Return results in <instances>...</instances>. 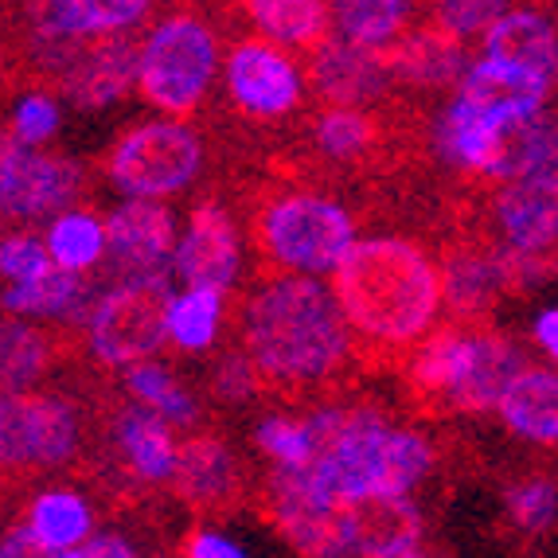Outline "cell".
Segmentation results:
<instances>
[{"label": "cell", "mask_w": 558, "mask_h": 558, "mask_svg": "<svg viewBox=\"0 0 558 558\" xmlns=\"http://www.w3.org/2000/svg\"><path fill=\"white\" fill-rule=\"evenodd\" d=\"M512 4L515 0H422L426 24L441 28L446 36L461 39V44L481 39Z\"/></svg>", "instance_id": "obj_32"}, {"label": "cell", "mask_w": 558, "mask_h": 558, "mask_svg": "<svg viewBox=\"0 0 558 558\" xmlns=\"http://www.w3.org/2000/svg\"><path fill=\"white\" fill-rule=\"evenodd\" d=\"M496 414L515 438L535 441V446H555L558 441V383L550 367L523 363L496 399Z\"/></svg>", "instance_id": "obj_25"}, {"label": "cell", "mask_w": 558, "mask_h": 558, "mask_svg": "<svg viewBox=\"0 0 558 558\" xmlns=\"http://www.w3.org/2000/svg\"><path fill=\"white\" fill-rule=\"evenodd\" d=\"M9 75V44H4V32H0V78Z\"/></svg>", "instance_id": "obj_41"}, {"label": "cell", "mask_w": 558, "mask_h": 558, "mask_svg": "<svg viewBox=\"0 0 558 558\" xmlns=\"http://www.w3.org/2000/svg\"><path fill=\"white\" fill-rule=\"evenodd\" d=\"M86 414L56 391H0V481H28L78 465L86 449Z\"/></svg>", "instance_id": "obj_5"}, {"label": "cell", "mask_w": 558, "mask_h": 558, "mask_svg": "<svg viewBox=\"0 0 558 558\" xmlns=\"http://www.w3.org/2000/svg\"><path fill=\"white\" fill-rule=\"evenodd\" d=\"M481 44L488 59L512 63L520 71H527V75L555 86L558 47H555V20H550V12H539L535 4H527V9H515L512 4L493 28L484 32Z\"/></svg>", "instance_id": "obj_22"}, {"label": "cell", "mask_w": 558, "mask_h": 558, "mask_svg": "<svg viewBox=\"0 0 558 558\" xmlns=\"http://www.w3.org/2000/svg\"><path fill=\"white\" fill-rule=\"evenodd\" d=\"M110 449L118 457V473L125 484L141 488H157L168 484L172 473V457H177V434L172 422L153 414L149 407H118L110 422Z\"/></svg>", "instance_id": "obj_19"}, {"label": "cell", "mask_w": 558, "mask_h": 558, "mask_svg": "<svg viewBox=\"0 0 558 558\" xmlns=\"http://www.w3.org/2000/svg\"><path fill=\"white\" fill-rule=\"evenodd\" d=\"M47 258L63 266V270L90 274L106 251V231L102 219L86 207H63V211L51 215V227H47Z\"/></svg>", "instance_id": "obj_31"}, {"label": "cell", "mask_w": 558, "mask_h": 558, "mask_svg": "<svg viewBox=\"0 0 558 558\" xmlns=\"http://www.w3.org/2000/svg\"><path fill=\"white\" fill-rule=\"evenodd\" d=\"M137 32H113V36L83 39L66 71L59 75L56 94H63L75 110L98 113L125 102L137 83Z\"/></svg>", "instance_id": "obj_12"}, {"label": "cell", "mask_w": 558, "mask_h": 558, "mask_svg": "<svg viewBox=\"0 0 558 558\" xmlns=\"http://www.w3.org/2000/svg\"><path fill=\"white\" fill-rule=\"evenodd\" d=\"M12 4H16V0H0V16H4V12H9Z\"/></svg>", "instance_id": "obj_43"}, {"label": "cell", "mask_w": 558, "mask_h": 558, "mask_svg": "<svg viewBox=\"0 0 558 558\" xmlns=\"http://www.w3.org/2000/svg\"><path fill=\"white\" fill-rule=\"evenodd\" d=\"M555 481L547 473L527 476V481L512 484L508 496H504V508H508V523H512L520 535L527 539H539L547 535L550 523H555Z\"/></svg>", "instance_id": "obj_34"}, {"label": "cell", "mask_w": 558, "mask_h": 558, "mask_svg": "<svg viewBox=\"0 0 558 558\" xmlns=\"http://www.w3.org/2000/svg\"><path fill=\"white\" fill-rule=\"evenodd\" d=\"M383 59V71L391 75L399 90H449L461 83L469 66V51L461 39L446 36L434 24H418L391 39V44L375 47Z\"/></svg>", "instance_id": "obj_16"}, {"label": "cell", "mask_w": 558, "mask_h": 558, "mask_svg": "<svg viewBox=\"0 0 558 558\" xmlns=\"http://www.w3.org/2000/svg\"><path fill=\"white\" fill-rule=\"evenodd\" d=\"M172 293L168 266L113 278L86 313V355L102 372H121L137 360H153L168 344L165 308Z\"/></svg>", "instance_id": "obj_6"}, {"label": "cell", "mask_w": 558, "mask_h": 558, "mask_svg": "<svg viewBox=\"0 0 558 558\" xmlns=\"http://www.w3.org/2000/svg\"><path fill=\"white\" fill-rule=\"evenodd\" d=\"M308 90L317 102H344V106H375L387 102L399 86L383 71V59L375 47H360L344 36H328L308 56H301Z\"/></svg>", "instance_id": "obj_13"}, {"label": "cell", "mask_w": 558, "mask_h": 558, "mask_svg": "<svg viewBox=\"0 0 558 558\" xmlns=\"http://www.w3.org/2000/svg\"><path fill=\"white\" fill-rule=\"evenodd\" d=\"M227 110L251 130H281L305 113L308 83L293 51L246 32L227 47L223 66Z\"/></svg>", "instance_id": "obj_8"}, {"label": "cell", "mask_w": 558, "mask_h": 558, "mask_svg": "<svg viewBox=\"0 0 558 558\" xmlns=\"http://www.w3.org/2000/svg\"><path fill=\"white\" fill-rule=\"evenodd\" d=\"M207 383H211V399L223 402V407H242V402L262 399L258 375H254L251 360H246L239 348L219 355V363H215V372Z\"/></svg>", "instance_id": "obj_36"}, {"label": "cell", "mask_w": 558, "mask_h": 558, "mask_svg": "<svg viewBox=\"0 0 558 558\" xmlns=\"http://www.w3.org/2000/svg\"><path fill=\"white\" fill-rule=\"evenodd\" d=\"M102 231H106L102 258L110 262L113 278L160 270L165 258L172 254V246H177V215L168 211L160 199L130 196L118 211H110Z\"/></svg>", "instance_id": "obj_15"}, {"label": "cell", "mask_w": 558, "mask_h": 558, "mask_svg": "<svg viewBox=\"0 0 558 558\" xmlns=\"http://www.w3.org/2000/svg\"><path fill=\"white\" fill-rule=\"evenodd\" d=\"M493 219L500 231V246L515 258L555 270V227H558V184L555 168L531 172L520 180H504L496 187Z\"/></svg>", "instance_id": "obj_11"}, {"label": "cell", "mask_w": 558, "mask_h": 558, "mask_svg": "<svg viewBox=\"0 0 558 558\" xmlns=\"http://www.w3.org/2000/svg\"><path fill=\"white\" fill-rule=\"evenodd\" d=\"M184 4H227V0H184Z\"/></svg>", "instance_id": "obj_42"}, {"label": "cell", "mask_w": 558, "mask_h": 558, "mask_svg": "<svg viewBox=\"0 0 558 558\" xmlns=\"http://www.w3.org/2000/svg\"><path fill=\"white\" fill-rule=\"evenodd\" d=\"M332 298L352 332L360 372H399L441 317L438 258L414 239H352L332 266Z\"/></svg>", "instance_id": "obj_2"}, {"label": "cell", "mask_w": 558, "mask_h": 558, "mask_svg": "<svg viewBox=\"0 0 558 558\" xmlns=\"http://www.w3.org/2000/svg\"><path fill=\"white\" fill-rule=\"evenodd\" d=\"M141 555L137 543H130V535H121V531H90L71 558H133Z\"/></svg>", "instance_id": "obj_39"}, {"label": "cell", "mask_w": 558, "mask_h": 558, "mask_svg": "<svg viewBox=\"0 0 558 558\" xmlns=\"http://www.w3.org/2000/svg\"><path fill=\"white\" fill-rule=\"evenodd\" d=\"M177 278L184 286L231 289L242 274V231L223 199H204L192 207L184 242L172 254Z\"/></svg>", "instance_id": "obj_14"}, {"label": "cell", "mask_w": 558, "mask_h": 558, "mask_svg": "<svg viewBox=\"0 0 558 558\" xmlns=\"http://www.w3.org/2000/svg\"><path fill=\"white\" fill-rule=\"evenodd\" d=\"M71 325L0 313V391H28L71 355Z\"/></svg>", "instance_id": "obj_18"}, {"label": "cell", "mask_w": 558, "mask_h": 558, "mask_svg": "<svg viewBox=\"0 0 558 558\" xmlns=\"http://www.w3.org/2000/svg\"><path fill=\"white\" fill-rule=\"evenodd\" d=\"M254 446L270 457L274 465H305L308 457L317 453L308 418H293V414H266L254 426Z\"/></svg>", "instance_id": "obj_33"}, {"label": "cell", "mask_w": 558, "mask_h": 558, "mask_svg": "<svg viewBox=\"0 0 558 558\" xmlns=\"http://www.w3.org/2000/svg\"><path fill=\"white\" fill-rule=\"evenodd\" d=\"M86 196V172L78 160L44 153L20 141L0 121V219L39 223Z\"/></svg>", "instance_id": "obj_9"}, {"label": "cell", "mask_w": 558, "mask_h": 558, "mask_svg": "<svg viewBox=\"0 0 558 558\" xmlns=\"http://www.w3.org/2000/svg\"><path fill=\"white\" fill-rule=\"evenodd\" d=\"M20 520L36 535L44 558H71V550L94 531V508L71 488H47L20 508Z\"/></svg>", "instance_id": "obj_27"}, {"label": "cell", "mask_w": 558, "mask_h": 558, "mask_svg": "<svg viewBox=\"0 0 558 558\" xmlns=\"http://www.w3.org/2000/svg\"><path fill=\"white\" fill-rule=\"evenodd\" d=\"M168 488L177 500H184L199 520H223L246 508L254 496V481L246 473L234 449L219 434L199 429L184 446H177Z\"/></svg>", "instance_id": "obj_10"}, {"label": "cell", "mask_w": 558, "mask_h": 558, "mask_svg": "<svg viewBox=\"0 0 558 558\" xmlns=\"http://www.w3.org/2000/svg\"><path fill=\"white\" fill-rule=\"evenodd\" d=\"M227 9L251 24L262 39H274L286 51L308 56L332 36L328 0H227Z\"/></svg>", "instance_id": "obj_23"}, {"label": "cell", "mask_w": 558, "mask_h": 558, "mask_svg": "<svg viewBox=\"0 0 558 558\" xmlns=\"http://www.w3.org/2000/svg\"><path fill=\"white\" fill-rule=\"evenodd\" d=\"M56 262L47 258V246L28 231H12L0 239V278L4 281H28L44 274Z\"/></svg>", "instance_id": "obj_37"}, {"label": "cell", "mask_w": 558, "mask_h": 558, "mask_svg": "<svg viewBox=\"0 0 558 558\" xmlns=\"http://www.w3.org/2000/svg\"><path fill=\"white\" fill-rule=\"evenodd\" d=\"M457 94H465L476 106L504 113V118H527V113H539L547 106L550 83L527 75V71H520L512 63L484 56L465 66V75L457 83Z\"/></svg>", "instance_id": "obj_26"}, {"label": "cell", "mask_w": 558, "mask_h": 558, "mask_svg": "<svg viewBox=\"0 0 558 558\" xmlns=\"http://www.w3.org/2000/svg\"><path fill=\"white\" fill-rule=\"evenodd\" d=\"M422 0H328L336 36L352 39L360 47L391 44L399 32L410 28Z\"/></svg>", "instance_id": "obj_30"}, {"label": "cell", "mask_w": 558, "mask_h": 558, "mask_svg": "<svg viewBox=\"0 0 558 558\" xmlns=\"http://www.w3.org/2000/svg\"><path fill=\"white\" fill-rule=\"evenodd\" d=\"M246 239L258 254V274H313L325 278L355 239V215L317 187L274 184L242 196Z\"/></svg>", "instance_id": "obj_3"}, {"label": "cell", "mask_w": 558, "mask_h": 558, "mask_svg": "<svg viewBox=\"0 0 558 558\" xmlns=\"http://www.w3.org/2000/svg\"><path fill=\"white\" fill-rule=\"evenodd\" d=\"M94 281L78 270H63V266H47L44 274L28 281H9V289L0 293V308L16 313V317H36L51 320V325H71L78 328L94 305Z\"/></svg>", "instance_id": "obj_21"}, {"label": "cell", "mask_w": 558, "mask_h": 558, "mask_svg": "<svg viewBox=\"0 0 558 558\" xmlns=\"http://www.w3.org/2000/svg\"><path fill=\"white\" fill-rule=\"evenodd\" d=\"M508 121H515V118H504V113H496V110H484V106H476L473 98L457 94L438 121L441 157H446L453 168H461V172H469V177L484 180L488 177V168H493L500 130L508 125Z\"/></svg>", "instance_id": "obj_24"}, {"label": "cell", "mask_w": 558, "mask_h": 558, "mask_svg": "<svg viewBox=\"0 0 558 558\" xmlns=\"http://www.w3.org/2000/svg\"><path fill=\"white\" fill-rule=\"evenodd\" d=\"M239 352L258 375V391L289 407H320L355 387L352 332L325 278L258 274L239 308Z\"/></svg>", "instance_id": "obj_1"}, {"label": "cell", "mask_w": 558, "mask_h": 558, "mask_svg": "<svg viewBox=\"0 0 558 558\" xmlns=\"http://www.w3.org/2000/svg\"><path fill=\"white\" fill-rule=\"evenodd\" d=\"M121 391L130 395L137 407H149L153 414L172 422V426L196 429L199 418H204L196 395L187 391L168 367H160V363H153V360H137V363H130V367H121Z\"/></svg>", "instance_id": "obj_29"}, {"label": "cell", "mask_w": 558, "mask_h": 558, "mask_svg": "<svg viewBox=\"0 0 558 558\" xmlns=\"http://www.w3.org/2000/svg\"><path fill=\"white\" fill-rule=\"evenodd\" d=\"M227 293L211 286H187L184 293H168L165 336L177 352H207L223 328Z\"/></svg>", "instance_id": "obj_28"}, {"label": "cell", "mask_w": 558, "mask_h": 558, "mask_svg": "<svg viewBox=\"0 0 558 558\" xmlns=\"http://www.w3.org/2000/svg\"><path fill=\"white\" fill-rule=\"evenodd\" d=\"M207 165L204 133L184 118L137 121L106 149V180L121 196L168 199L196 184Z\"/></svg>", "instance_id": "obj_7"}, {"label": "cell", "mask_w": 558, "mask_h": 558, "mask_svg": "<svg viewBox=\"0 0 558 558\" xmlns=\"http://www.w3.org/2000/svg\"><path fill=\"white\" fill-rule=\"evenodd\" d=\"M426 523L410 496H363L344 504V555L410 558L426 550Z\"/></svg>", "instance_id": "obj_17"}, {"label": "cell", "mask_w": 558, "mask_h": 558, "mask_svg": "<svg viewBox=\"0 0 558 558\" xmlns=\"http://www.w3.org/2000/svg\"><path fill=\"white\" fill-rule=\"evenodd\" d=\"M531 340L543 348L547 360H555L558 355V313L555 308H543L539 317H535V325H531Z\"/></svg>", "instance_id": "obj_40"}, {"label": "cell", "mask_w": 558, "mask_h": 558, "mask_svg": "<svg viewBox=\"0 0 558 558\" xmlns=\"http://www.w3.org/2000/svg\"><path fill=\"white\" fill-rule=\"evenodd\" d=\"M20 141H28V145H44L59 133L63 125V110H59V98L56 90H47V86H32L28 94H20V102L12 106V118L4 121Z\"/></svg>", "instance_id": "obj_35"}, {"label": "cell", "mask_w": 558, "mask_h": 558, "mask_svg": "<svg viewBox=\"0 0 558 558\" xmlns=\"http://www.w3.org/2000/svg\"><path fill=\"white\" fill-rule=\"evenodd\" d=\"M177 555H187V558H242V547L231 543L227 535L211 527H192L184 535V543L177 547Z\"/></svg>", "instance_id": "obj_38"}, {"label": "cell", "mask_w": 558, "mask_h": 558, "mask_svg": "<svg viewBox=\"0 0 558 558\" xmlns=\"http://www.w3.org/2000/svg\"><path fill=\"white\" fill-rule=\"evenodd\" d=\"M523 363H527V355H523V348L515 344L512 336L493 332L488 325L473 328L469 332L465 367H461L457 387L449 391L446 414H488Z\"/></svg>", "instance_id": "obj_20"}, {"label": "cell", "mask_w": 558, "mask_h": 558, "mask_svg": "<svg viewBox=\"0 0 558 558\" xmlns=\"http://www.w3.org/2000/svg\"><path fill=\"white\" fill-rule=\"evenodd\" d=\"M219 32L196 4H180L137 47V90L165 118H196L219 78Z\"/></svg>", "instance_id": "obj_4"}]
</instances>
